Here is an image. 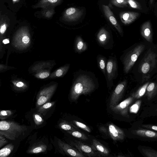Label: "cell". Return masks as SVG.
I'll use <instances>...</instances> for the list:
<instances>
[{
	"label": "cell",
	"instance_id": "30bf717a",
	"mask_svg": "<svg viewBox=\"0 0 157 157\" xmlns=\"http://www.w3.org/2000/svg\"><path fill=\"white\" fill-rule=\"evenodd\" d=\"M108 131L110 136L114 140H122L125 137L123 131L113 124H109Z\"/></svg>",
	"mask_w": 157,
	"mask_h": 157
},
{
	"label": "cell",
	"instance_id": "7dc6e473",
	"mask_svg": "<svg viewBox=\"0 0 157 157\" xmlns=\"http://www.w3.org/2000/svg\"><path fill=\"white\" fill-rule=\"evenodd\" d=\"M14 0V1H16V0Z\"/></svg>",
	"mask_w": 157,
	"mask_h": 157
},
{
	"label": "cell",
	"instance_id": "cb8c5ba5",
	"mask_svg": "<svg viewBox=\"0 0 157 157\" xmlns=\"http://www.w3.org/2000/svg\"><path fill=\"white\" fill-rule=\"evenodd\" d=\"M149 83L147 82L141 86L135 92L132 94L134 98L138 99L142 97L145 94L147 87Z\"/></svg>",
	"mask_w": 157,
	"mask_h": 157
},
{
	"label": "cell",
	"instance_id": "2e32d148",
	"mask_svg": "<svg viewBox=\"0 0 157 157\" xmlns=\"http://www.w3.org/2000/svg\"><path fill=\"white\" fill-rule=\"evenodd\" d=\"M117 68L116 61L112 59H109L106 66L107 76L109 81H110L114 77Z\"/></svg>",
	"mask_w": 157,
	"mask_h": 157
},
{
	"label": "cell",
	"instance_id": "d590c367",
	"mask_svg": "<svg viewBox=\"0 0 157 157\" xmlns=\"http://www.w3.org/2000/svg\"><path fill=\"white\" fill-rule=\"evenodd\" d=\"M33 118L36 124L39 125L42 124L44 122V120L39 114L34 113L33 115Z\"/></svg>",
	"mask_w": 157,
	"mask_h": 157
},
{
	"label": "cell",
	"instance_id": "b9f144b4",
	"mask_svg": "<svg viewBox=\"0 0 157 157\" xmlns=\"http://www.w3.org/2000/svg\"><path fill=\"white\" fill-rule=\"evenodd\" d=\"M7 141L5 139H0V148L7 143Z\"/></svg>",
	"mask_w": 157,
	"mask_h": 157
},
{
	"label": "cell",
	"instance_id": "ab89813d",
	"mask_svg": "<svg viewBox=\"0 0 157 157\" xmlns=\"http://www.w3.org/2000/svg\"><path fill=\"white\" fill-rule=\"evenodd\" d=\"M143 127H145L146 128H149L151 129L154 130L155 131L157 130V127L155 125H143Z\"/></svg>",
	"mask_w": 157,
	"mask_h": 157
},
{
	"label": "cell",
	"instance_id": "8fae6325",
	"mask_svg": "<svg viewBox=\"0 0 157 157\" xmlns=\"http://www.w3.org/2000/svg\"><path fill=\"white\" fill-rule=\"evenodd\" d=\"M58 143L60 149L66 154L69 156L76 157H85L73 147L64 143L60 140H58Z\"/></svg>",
	"mask_w": 157,
	"mask_h": 157
},
{
	"label": "cell",
	"instance_id": "44dd1931",
	"mask_svg": "<svg viewBox=\"0 0 157 157\" xmlns=\"http://www.w3.org/2000/svg\"><path fill=\"white\" fill-rule=\"evenodd\" d=\"M157 86L155 82H152L149 84L146 90V95L148 100L152 99L156 94Z\"/></svg>",
	"mask_w": 157,
	"mask_h": 157
},
{
	"label": "cell",
	"instance_id": "6da1fadb",
	"mask_svg": "<svg viewBox=\"0 0 157 157\" xmlns=\"http://www.w3.org/2000/svg\"><path fill=\"white\" fill-rule=\"evenodd\" d=\"M92 80L86 75H81L74 82L72 87L70 97L73 101L76 100L81 94H86L92 91L95 88Z\"/></svg>",
	"mask_w": 157,
	"mask_h": 157
},
{
	"label": "cell",
	"instance_id": "f1b7e54d",
	"mask_svg": "<svg viewBox=\"0 0 157 157\" xmlns=\"http://www.w3.org/2000/svg\"><path fill=\"white\" fill-rule=\"evenodd\" d=\"M141 101H137L134 104L129 108V112L131 113H138L141 106Z\"/></svg>",
	"mask_w": 157,
	"mask_h": 157
},
{
	"label": "cell",
	"instance_id": "5b68a950",
	"mask_svg": "<svg viewBox=\"0 0 157 157\" xmlns=\"http://www.w3.org/2000/svg\"><path fill=\"white\" fill-rule=\"evenodd\" d=\"M156 54L150 49L145 55L140 67V71L146 74L151 71L155 67L156 62Z\"/></svg>",
	"mask_w": 157,
	"mask_h": 157
},
{
	"label": "cell",
	"instance_id": "836d02e7",
	"mask_svg": "<svg viewBox=\"0 0 157 157\" xmlns=\"http://www.w3.org/2000/svg\"><path fill=\"white\" fill-rule=\"evenodd\" d=\"M13 114L10 110H0V119L4 120L10 117Z\"/></svg>",
	"mask_w": 157,
	"mask_h": 157
},
{
	"label": "cell",
	"instance_id": "f6af8a7d",
	"mask_svg": "<svg viewBox=\"0 0 157 157\" xmlns=\"http://www.w3.org/2000/svg\"><path fill=\"white\" fill-rule=\"evenodd\" d=\"M5 139L4 137L0 135V139Z\"/></svg>",
	"mask_w": 157,
	"mask_h": 157
},
{
	"label": "cell",
	"instance_id": "ee69618b",
	"mask_svg": "<svg viewBox=\"0 0 157 157\" xmlns=\"http://www.w3.org/2000/svg\"><path fill=\"white\" fill-rule=\"evenodd\" d=\"M154 0H150V2L151 4H152Z\"/></svg>",
	"mask_w": 157,
	"mask_h": 157
},
{
	"label": "cell",
	"instance_id": "9a60e30c",
	"mask_svg": "<svg viewBox=\"0 0 157 157\" xmlns=\"http://www.w3.org/2000/svg\"><path fill=\"white\" fill-rule=\"evenodd\" d=\"M53 65L52 63L48 61L39 63L32 67L31 71L35 73L43 72L51 70Z\"/></svg>",
	"mask_w": 157,
	"mask_h": 157
},
{
	"label": "cell",
	"instance_id": "8992f818",
	"mask_svg": "<svg viewBox=\"0 0 157 157\" xmlns=\"http://www.w3.org/2000/svg\"><path fill=\"white\" fill-rule=\"evenodd\" d=\"M57 86V84H54L44 88L39 92L36 98L37 108L49 101L56 89Z\"/></svg>",
	"mask_w": 157,
	"mask_h": 157
},
{
	"label": "cell",
	"instance_id": "52a82bcc",
	"mask_svg": "<svg viewBox=\"0 0 157 157\" xmlns=\"http://www.w3.org/2000/svg\"><path fill=\"white\" fill-rule=\"evenodd\" d=\"M126 85V81L124 80L119 83L117 86L110 99L109 103L110 108L117 105L121 99L125 89Z\"/></svg>",
	"mask_w": 157,
	"mask_h": 157
},
{
	"label": "cell",
	"instance_id": "74e56055",
	"mask_svg": "<svg viewBox=\"0 0 157 157\" xmlns=\"http://www.w3.org/2000/svg\"><path fill=\"white\" fill-rule=\"evenodd\" d=\"M8 27L6 22H2L0 24V36H2L5 33Z\"/></svg>",
	"mask_w": 157,
	"mask_h": 157
},
{
	"label": "cell",
	"instance_id": "ac0fdd59",
	"mask_svg": "<svg viewBox=\"0 0 157 157\" xmlns=\"http://www.w3.org/2000/svg\"><path fill=\"white\" fill-rule=\"evenodd\" d=\"M70 66V64H68L60 67L50 74L49 77L54 78L63 77L67 73Z\"/></svg>",
	"mask_w": 157,
	"mask_h": 157
},
{
	"label": "cell",
	"instance_id": "603a6c76",
	"mask_svg": "<svg viewBox=\"0 0 157 157\" xmlns=\"http://www.w3.org/2000/svg\"><path fill=\"white\" fill-rule=\"evenodd\" d=\"M75 48L76 51L79 53L84 51L87 48L86 44L80 36H78L76 38Z\"/></svg>",
	"mask_w": 157,
	"mask_h": 157
},
{
	"label": "cell",
	"instance_id": "3957f363",
	"mask_svg": "<svg viewBox=\"0 0 157 157\" xmlns=\"http://www.w3.org/2000/svg\"><path fill=\"white\" fill-rule=\"evenodd\" d=\"M12 43L15 48L20 50L25 49L30 46L31 43V36L27 27L22 26L17 31Z\"/></svg>",
	"mask_w": 157,
	"mask_h": 157
},
{
	"label": "cell",
	"instance_id": "f546056e",
	"mask_svg": "<svg viewBox=\"0 0 157 157\" xmlns=\"http://www.w3.org/2000/svg\"><path fill=\"white\" fill-rule=\"evenodd\" d=\"M111 2L114 6L119 8H124L128 5L127 0H111Z\"/></svg>",
	"mask_w": 157,
	"mask_h": 157
},
{
	"label": "cell",
	"instance_id": "7bdbcfd3",
	"mask_svg": "<svg viewBox=\"0 0 157 157\" xmlns=\"http://www.w3.org/2000/svg\"><path fill=\"white\" fill-rule=\"evenodd\" d=\"M8 66L3 64H0V71L5 70L7 69Z\"/></svg>",
	"mask_w": 157,
	"mask_h": 157
},
{
	"label": "cell",
	"instance_id": "7a4b0ae2",
	"mask_svg": "<svg viewBox=\"0 0 157 157\" xmlns=\"http://www.w3.org/2000/svg\"><path fill=\"white\" fill-rule=\"evenodd\" d=\"M27 130L26 126L13 121H0V135L10 140H16Z\"/></svg>",
	"mask_w": 157,
	"mask_h": 157
},
{
	"label": "cell",
	"instance_id": "ba28073f",
	"mask_svg": "<svg viewBox=\"0 0 157 157\" xmlns=\"http://www.w3.org/2000/svg\"><path fill=\"white\" fill-rule=\"evenodd\" d=\"M134 98L132 96L129 97L118 104L110 108L116 113L123 116H128V110L129 105L132 103Z\"/></svg>",
	"mask_w": 157,
	"mask_h": 157
},
{
	"label": "cell",
	"instance_id": "8d00e7d4",
	"mask_svg": "<svg viewBox=\"0 0 157 157\" xmlns=\"http://www.w3.org/2000/svg\"><path fill=\"white\" fill-rule=\"evenodd\" d=\"M128 4L132 8L137 9L140 10L141 9L140 5L134 0H127Z\"/></svg>",
	"mask_w": 157,
	"mask_h": 157
},
{
	"label": "cell",
	"instance_id": "1f68e13d",
	"mask_svg": "<svg viewBox=\"0 0 157 157\" xmlns=\"http://www.w3.org/2000/svg\"><path fill=\"white\" fill-rule=\"evenodd\" d=\"M106 63V60L104 58L102 57L98 58V66L104 74L105 73Z\"/></svg>",
	"mask_w": 157,
	"mask_h": 157
},
{
	"label": "cell",
	"instance_id": "4dcf8cb0",
	"mask_svg": "<svg viewBox=\"0 0 157 157\" xmlns=\"http://www.w3.org/2000/svg\"><path fill=\"white\" fill-rule=\"evenodd\" d=\"M59 126L61 129L67 131L75 130L71 124L65 121H62L60 123Z\"/></svg>",
	"mask_w": 157,
	"mask_h": 157
},
{
	"label": "cell",
	"instance_id": "bcb514c9",
	"mask_svg": "<svg viewBox=\"0 0 157 157\" xmlns=\"http://www.w3.org/2000/svg\"><path fill=\"white\" fill-rule=\"evenodd\" d=\"M0 41H1V38H0Z\"/></svg>",
	"mask_w": 157,
	"mask_h": 157
},
{
	"label": "cell",
	"instance_id": "4316f807",
	"mask_svg": "<svg viewBox=\"0 0 157 157\" xmlns=\"http://www.w3.org/2000/svg\"><path fill=\"white\" fill-rule=\"evenodd\" d=\"M55 104V101L46 102L39 107L37 111L40 113L44 114L53 106Z\"/></svg>",
	"mask_w": 157,
	"mask_h": 157
},
{
	"label": "cell",
	"instance_id": "d4e9b609",
	"mask_svg": "<svg viewBox=\"0 0 157 157\" xmlns=\"http://www.w3.org/2000/svg\"><path fill=\"white\" fill-rule=\"evenodd\" d=\"M12 82L13 84L14 89L17 90H23L28 87L27 84L21 80H13L12 81Z\"/></svg>",
	"mask_w": 157,
	"mask_h": 157
},
{
	"label": "cell",
	"instance_id": "484cf974",
	"mask_svg": "<svg viewBox=\"0 0 157 157\" xmlns=\"http://www.w3.org/2000/svg\"><path fill=\"white\" fill-rule=\"evenodd\" d=\"M14 147V145L11 144L6 145L0 150V157L8 156L13 151Z\"/></svg>",
	"mask_w": 157,
	"mask_h": 157
},
{
	"label": "cell",
	"instance_id": "d6986e66",
	"mask_svg": "<svg viewBox=\"0 0 157 157\" xmlns=\"http://www.w3.org/2000/svg\"><path fill=\"white\" fill-rule=\"evenodd\" d=\"M91 148L93 149L97 150L105 155H108L109 153V150L99 142L95 139H93L92 140Z\"/></svg>",
	"mask_w": 157,
	"mask_h": 157
},
{
	"label": "cell",
	"instance_id": "e0dca14e",
	"mask_svg": "<svg viewBox=\"0 0 157 157\" xmlns=\"http://www.w3.org/2000/svg\"><path fill=\"white\" fill-rule=\"evenodd\" d=\"M109 37V33L104 28L100 30L97 35L98 41L101 45H104L107 43Z\"/></svg>",
	"mask_w": 157,
	"mask_h": 157
},
{
	"label": "cell",
	"instance_id": "9c48e42d",
	"mask_svg": "<svg viewBox=\"0 0 157 157\" xmlns=\"http://www.w3.org/2000/svg\"><path fill=\"white\" fill-rule=\"evenodd\" d=\"M102 6L104 13L106 17L116 29L119 33L121 35L122 34L123 31L122 29L109 7L104 5H102Z\"/></svg>",
	"mask_w": 157,
	"mask_h": 157
},
{
	"label": "cell",
	"instance_id": "e575fe53",
	"mask_svg": "<svg viewBox=\"0 0 157 157\" xmlns=\"http://www.w3.org/2000/svg\"><path fill=\"white\" fill-rule=\"evenodd\" d=\"M142 151L143 153L148 157H157V153L153 150L143 149Z\"/></svg>",
	"mask_w": 157,
	"mask_h": 157
},
{
	"label": "cell",
	"instance_id": "7c38bea8",
	"mask_svg": "<svg viewBox=\"0 0 157 157\" xmlns=\"http://www.w3.org/2000/svg\"><path fill=\"white\" fill-rule=\"evenodd\" d=\"M139 15L137 12L132 11L122 12L119 14L121 22L124 24H129L134 21Z\"/></svg>",
	"mask_w": 157,
	"mask_h": 157
},
{
	"label": "cell",
	"instance_id": "5bb4252c",
	"mask_svg": "<svg viewBox=\"0 0 157 157\" xmlns=\"http://www.w3.org/2000/svg\"><path fill=\"white\" fill-rule=\"evenodd\" d=\"M142 36L148 42H152V33L151 22L149 21L144 23L142 25L141 29Z\"/></svg>",
	"mask_w": 157,
	"mask_h": 157
},
{
	"label": "cell",
	"instance_id": "277c9868",
	"mask_svg": "<svg viewBox=\"0 0 157 157\" xmlns=\"http://www.w3.org/2000/svg\"><path fill=\"white\" fill-rule=\"evenodd\" d=\"M144 45H137L126 55L123 61L124 69L125 73L128 72L133 67L139 56L145 48Z\"/></svg>",
	"mask_w": 157,
	"mask_h": 157
},
{
	"label": "cell",
	"instance_id": "83f0119b",
	"mask_svg": "<svg viewBox=\"0 0 157 157\" xmlns=\"http://www.w3.org/2000/svg\"><path fill=\"white\" fill-rule=\"evenodd\" d=\"M67 132L73 136L82 140H86L88 139L87 137L84 133L75 130L67 131Z\"/></svg>",
	"mask_w": 157,
	"mask_h": 157
},
{
	"label": "cell",
	"instance_id": "60d3db41",
	"mask_svg": "<svg viewBox=\"0 0 157 157\" xmlns=\"http://www.w3.org/2000/svg\"><path fill=\"white\" fill-rule=\"evenodd\" d=\"M58 0H42V3H53L56 2Z\"/></svg>",
	"mask_w": 157,
	"mask_h": 157
},
{
	"label": "cell",
	"instance_id": "f35d334b",
	"mask_svg": "<svg viewBox=\"0 0 157 157\" xmlns=\"http://www.w3.org/2000/svg\"><path fill=\"white\" fill-rule=\"evenodd\" d=\"M76 12V9L74 7H70L67 9L65 11L66 15L70 16L74 13Z\"/></svg>",
	"mask_w": 157,
	"mask_h": 157
},
{
	"label": "cell",
	"instance_id": "ffe728a7",
	"mask_svg": "<svg viewBox=\"0 0 157 157\" xmlns=\"http://www.w3.org/2000/svg\"><path fill=\"white\" fill-rule=\"evenodd\" d=\"M137 135L146 137L156 138L157 133L153 131L144 129H140L136 130L132 132Z\"/></svg>",
	"mask_w": 157,
	"mask_h": 157
},
{
	"label": "cell",
	"instance_id": "d6a6232c",
	"mask_svg": "<svg viewBox=\"0 0 157 157\" xmlns=\"http://www.w3.org/2000/svg\"><path fill=\"white\" fill-rule=\"evenodd\" d=\"M72 123L75 125V126L87 132H90L91 131L90 128L89 127L82 123L78 121L74 120L72 121Z\"/></svg>",
	"mask_w": 157,
	"mask_h": 157
},
{
	"label": "cell",
	"instance_id": "7402d4cb",
	"mask_svg": "<svg viewBox=\"0 0 157 157\" xmlns=\"http://www.w3.org/2000/svg\"><path fill=\"white\" fill-rule=\"evenodd\" d=\"M47 146L44 144H39L32 146L27 151V152L31 154H37L44 152L47 150Z\"/></svg>",
	"mask_w": 157,
	"mask_h": 157
},
{
	"label": "cell",
	"instance_id": "4fadbf2b",
	"mask_svg": "<svg viewBox=\"0 0 157 157\" xmlns=\"http://www.w3.org/2000/svg\"><path fill=\"white\" fill-rule=\"evenodd\" d=\"M73 144L77 149L78 151L82 154L90 157L94 155L92 148L80 141H75L73 142Z\"/></svg>",
	"mask_w": 157,
	"mask_h": 157
}]
</instances>
